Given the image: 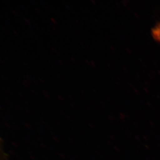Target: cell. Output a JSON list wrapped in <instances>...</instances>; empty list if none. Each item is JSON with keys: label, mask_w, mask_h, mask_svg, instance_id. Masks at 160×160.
Listing matches in <instances>:
<instances>
[{"label": "cell", "mask_w": 160, "mask_h": 160, "mask_svg": "<svg viewBox=\"0 0 160 160\" xmlns=\"http://www.w3.org/2000/svg\"><path fill=\"white\" fill-rule=\"evenodd\" d=\"M154 27H155V26H154ZM154 28H153V29H154ZM153 36H154V33H153ZM154 38H155V37H154ZM156 40H157V39H156ZM157 41H158V40H157Z\"/></svg>", "instance_id": "7a4b0ae2"}, {"label": "cell", "mask_w": 160, "mask_h": 160, "mask_svg": "<svg viewBox=\"0 0 160 160\" xmlns=\"http://www.w3.org/2000/svg\"><path fill=\"white\" fill-rule=\"evenodd\" d=\"M0 160H8L6 158H5L4 156H0Z\"/></svg>", "instance_id": "6da1fadb"}]
</instances>
